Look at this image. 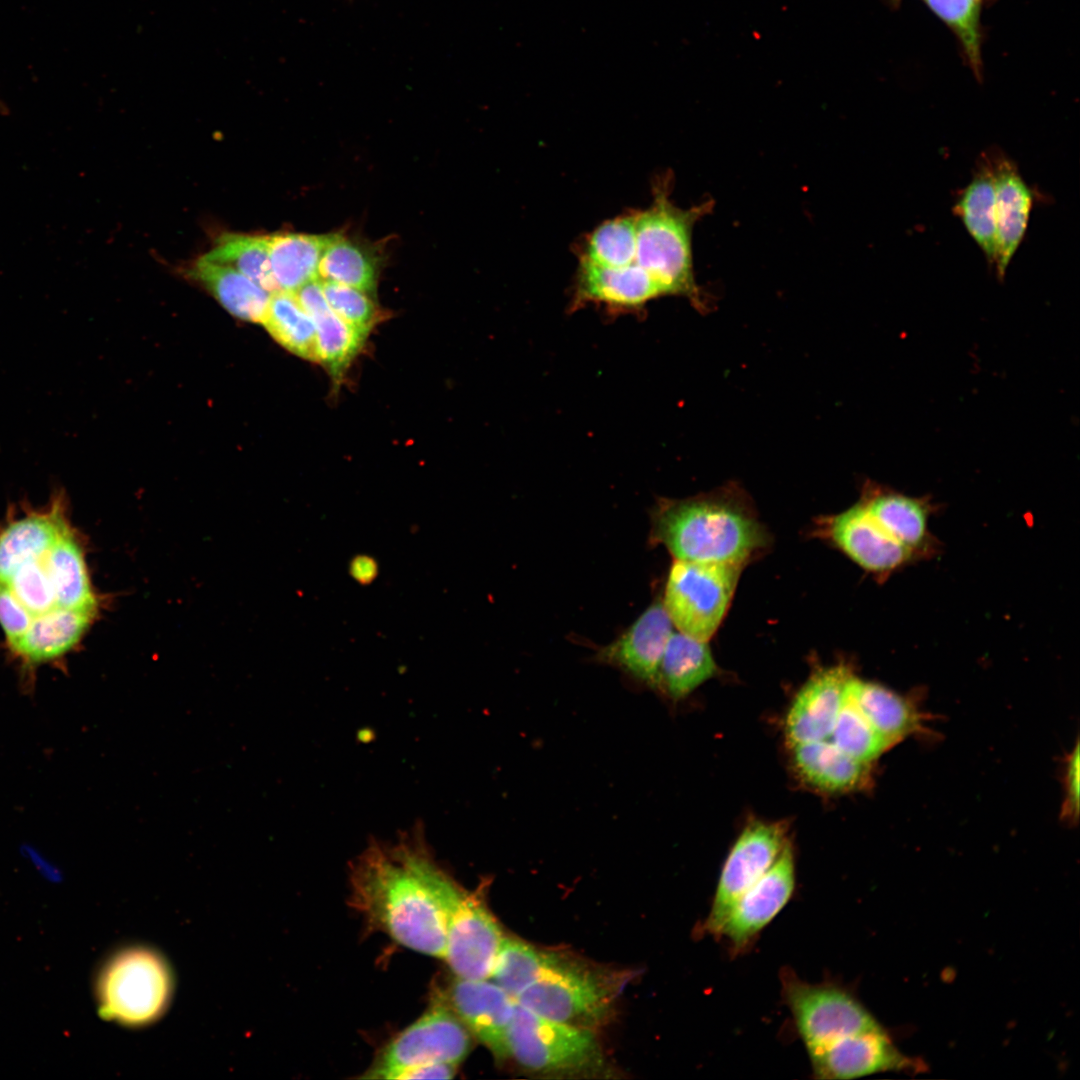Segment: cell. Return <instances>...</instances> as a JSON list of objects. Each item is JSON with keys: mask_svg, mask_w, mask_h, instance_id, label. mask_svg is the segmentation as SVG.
<instances>
[{"mask_svg": "<svg viewBox=\"0 0 1080 1080\" xmlns=\"http://www.w3.org/2000/svg\"><path fill=\"white\" fill-rule=\"evenodd\" d=\"M172 976L160 955L143 947L113 954L96 978L100 1015L127 1026H142L159 1018L172 993Z\"/></svg>", "mask_w": 1080, "mask_h": 1080, "instance_id": "52a82bcc", "label": "cell"}, {"mask_svg": "<svg viewBox=\"0 0 1080 1080\" xmlns=\"http://www.w3.org/2000/svg\"><path fill=\"white\" fill-rule=\"evenodd\" d=\"M987 262L996 259L995 190L986 152L978 159L974 174L952 207Z\"/></svg>", "mask_w": 1080, "mask_h": 1080, "instance_id": "83f0119b", "label": "cell"}, {"mask_svg": "<svg viewBox=\"0 0 1080 1080\" xmlns=\"http://www.w3.org/2000/svg\"><path fill=\"white\" fill-rule=\"evenodd\" d=\"M457 1066L450 1063L418 1065L395 1071L385 1079H451L455 1076Z\"/></svg>", "mask_w": 1080, "mask_h": 1080, "instance_id": "f35d334b", "label": "cell"}, {"mask_svg": "<svg viewBox=\"0 0 1080 1080\" xmlns=\"http://www.w3.org/2000/svg\"><path fill=\"white\" fill-rule=\"evenodd\" d=\"M202 258L237 270L269 293L280 291L271 270L269 236L224 233Z\"/></svg>", "mask_w": 1080, "mask_h": 1080, "instance_id": "1f68e13d", "label": "cell"}, {"mask_svg": "<svg viewBox=\"0 0 1080 1080\" xmlns=\"http://www.w3.org/2000/svg\"><path fill=\"white\" fill-rule=\"evenodd\" d=\"M846 695L890 746L920 728V715L912 704L877 683L851 675Z\"/></svg>", "mask_w": 1080, "mask_h": 1080, "instance_id": "d4e9b609", "label": "cell"}, {"mask_svg": "<svg viewBox=\"0 0 1080 1080\" xmlns=\"http://www.w3.org/2000/svg\"><path fill=\"white\" fill-rule=\"evenodd\" d=\"M824 535L861 568L887 575L915 553L889 535L860 501L823 521Z\"/></svg>", "mask_w": 1080, "mask_h": 1080, "instance_id": "9a60e30c", "label": "cell"}, {"mask_svg": "<svg viewBox=\"0 0 1080 1080\" xmlns=\"http://www.w3.org/2000/svg\"><path fill=\"white\" fill-rule=\"evenodd\" d=\"M0 591L29 626L60 610L98 612L85 551L63 490L40 507L24 505L0 526Z\"/></svg>", "mask_w": 1080, "mask_h": 1080, "instance_id": "6da1fadb", "label": "cell"}, {"mask_svg": "<svg viewBox=\"0 0 1080 1080\" xmlns=\"http://www.w3.org/2000/svg\"><path fill=\"white\" fill-rule=\"evenodd\" d=\"M807 1051L819 1079H853L915 1066L883 1029L846 1036Z\"/></svg>", "mask_w": 1080, "mask_h": 1080, "instance_id": "e0dca14e", "label": "cell"}, {"mask_svg": "<svg viewBox=\"0 0 1080 1080\" xmlns=\"http://www.w3.org/2000/svg\"><path fill=\"white\" fill-rule=\"evenodd\" d=\"M555 952L540 950L515 938L504 937L490 975L493 982L516 999L536 982L553 961Z\"/></svg>", "mask_w": 1080, "mask_h": 1080, "instance_id": "836d02e7", "label": "cell"}, {"mask_svg": "<svg viewBox=\"0 0 1080 1080\" xmlns=\"http://www.w3.org/2000/svg\"><path fill=\"white\" fill-rule=\"evenodd\" d=\"M637 209L608 219L586 234L576 248L579 262L605 267H623L636 254Z\"/></svg>", "mask_w": 1080, "mask_h": 1080, "instance_id": "4dcf8cb0", "label": "cell"}, {"mask_svg": "<svg viewBox=\"0 0 1080 1080\" xmlns=\"http://www.w3.org/2000/svg\"><path fill=\"white\" fill-rule=\"evenodd\" d=\"M449 1005L468 1029L497 1059H506L507 1032L516 1000L488 979L459 978L452 983Z\"/></svg>", "mask_w": 1080, "mask_h": 1080, "instance_id": "d6986e66", "label": "cell"}, {"mask_svg": "<svg viewBox=\"0 0 1080 1080\" xmlns=\"http://www.w3.org/2000/svg\"><path fill=\"white\" fill-rule=\"evenodd\" d=\"M626 976L555 953L541 977L516 997L531 1012L594 1031L611 1015Z\"/></svg>", "mask_w": 1080, "mask_h": 1080, "instance_id": "5b68a950", "label": "cell"}, {"mask_svg": "<svg viewBox=\"0 0 1080 1080\" xmlns=\"http://www.w3.org/2000/svg\"><path fill=\"white\" fill-rule=\"evenodd\" d=\"M428 878L445 922L443 959L459 978H490L504 938L496 919L479 896L458 885L434 858Z\"/></svg>", "mask_w": 1080, "mask_h": 1080, "instance_id": "8992f818", "label": "cell"}, {"mask_svg": "<svg viewBox=\"0 0 1080 1080\" xmlns=\"http://www.w3.org/2000/svg\"><path fill=\"white\" fill-rule=\"evenodd\" d=\"M2 107H3V105H2V104H0V110L2 109Z\"/></svg>", "mask_w": 1080, "mask_h": 1080, "instance_id": "60d3db41", "label": "cell"}, {"mask_svg": "<svg viewBox=\"0 0 1080 1080\" xmlns=\"http://www.w3.org/2000/svg\"><path fill=\"white\" fill-rule=\"evenodd\" d=\"M787 842L784 822L758 820L743 829L722 867L705 932L717 936L734 903L773 865Z\"/></svg>", "mask_w": 1080, "mask_h": 1080, "instance_id": "7c38bea8", "label": "cell"}, {"mask_svg": "<svg viewBox=\"0 0 1080 1080\" xmlns=\"http://www.w3.org/2000/svg\"><path fill=\"white\" fill-rule=\"evenodd\" d=\"M233 316L262 323L271 293L237 270L200 257L188 271Z\"/></svg>", "mask_w": 1080, "mask_h": 1080, "instance_id": "484cf974", "label": "cell"}, {"mask_svg": "<svg viewBox=\"0 0 1080 1080\" xmlns=\"http://www.w3.org/2000/svg\"><path fill=\"white\" fill-rule=\"evenodd\" d=\"M506 1042L508 1057L543 1075L599 1072L603 1065L594 1031L541 1017L517 1002Z\"/></svg>", "mask_w": 1080, "mask_h": 1080, "instance_id": "ba28073f", "label": "cell"}, {"mask_svg": "<svg viewBox=\"0 0 1080 1080\" xmlns=\"http://www.w3.org/2000/svg\"><path fill=\"white\" fill-rule=\"evenodd\" d=\"M294 295L314 322L316 360L328 369L335 381L340 380L369 333L345 322L331 309L319 280L305 284Z\"/></svg>", "mask_w": 1080, "mask_h": 1080, "instance_id": "603a6c76", "label": "cell"}, {"mask_svg": "<svg viewBox=\"0 0 1080 1080\" xmlns=\"http://www.w3.org/2000/svg\"><path fill=\"white\" fill-rule=\"evenodd\" d=\"M470 1049L468 1029L447 1001L437 1000L383 1048L361 1078L385 1079L395 1071L425 1064L459 1065Z\"/></svg>", "mask_w": 1080, "mask_h": 1080, "instance_id": "8fae6325", "label": "cell"}, {"mask_svg": "<svg viewBox=\"0 0 1080 1080\" xmlns=\"http://www.w3.org/2000/svg\"><path fill=\"white\" fill-rule=\"evenodd\" d=\"M649 543L674 560L744 567L769 543L742 491L724 487L685 499L659 498L650 513Z\"/></svg>", "mask_w": 1080, "mask_h": 1080, "instance_id": "3957f363", "label": "cell"}, {"mask_svg": "<svg viewBox=\"0 0 1080 1080\" xmlns=\"http://www.w3.org/2000/svg\"><path fill=\"white\" fill-rule=\"evenodd\" d=\"M320 282L331 309L345 322L369 333L377 321L378 311L367 293L334 282Z\"/></svg>", "mask_w": 1080, "mask_h": 1080, "instance_id": "8d00e7d4", "label": "cell"}, {"mask_svg": "<svg viewBox=\"0 0 1080 1080\" xmlns=\"http://www.w3.org/2000/svg\"><path fill=\"white\" fill-rule=\"evenodd\" d=\"M794 885V855L788 841L773 865L734 903L717 936L733 950H743L786 905Z\"/></svg>", "mask_w": 1080, "mask_h": 1080, "instance_id": "4fadbf2b", "label": "cell"}, {"mask_svg": "<svg viewBox=\"0 0 1080 1080\" xmlns=\"http://www.w3.org/2000/svg\"><path fill=\"white\" fill-rule=\"evenodd\" d=\"M995 190V269L1003 279L1028 226L1034 192L1021 176L1016 163L999 149L986 151Z\"/></svg>", "mask_w": 1080, "mask_h": 1080, "instance_id": "ffe728a7", "label": "cell"}, {"mask_svg": "<svg viewBox=\"0 0 1080 1080\" xmlns=\"http://www.w3.org/2000/svg\"><path fill=\"white\" fill-rule=\"evenodd\" d=\"M433 858L421 823L393 842L371 840L350 865V904L397 943L443 958L445 922L428 878Z\"/></svg>", "mask_w": 1080, "mask_h": 1080, "instance_id": "7a4b0ae2", "label": "cell"}, {"mask_svg": "<svg viewBox=\"0 0 1080 1080\" xmlns=\"http://www.w3.org/2000/svg\"><path fill=\"white\" fill-rule=\"evenodd\" d=\"M928 7L955 33L968 64L982 77L980 11L982 0H925Z\"/></svg>", "mask_w": 1080, "mask_h": 1080, "instance_id": "e575fe53", "label": "cell"}, {"mask_svg": "<svg viewBox=\"0 0 1080 1080\" xmlns=\"http://www.w3.org/2000/svg\"><path fill=\"white\" fill-rule=\"evenodd\" d=\"M790 749L797 776L817 791L856 792L871 783V763L851 757L830 739L801 743Z\"/></svg>", "mask_w": 1080, "mask_h": 1080, "instance_id": "7402d4cb", "label": "cell"}, {"mask_svg": "<svg viewBox=\"0 0 1080 1080\" xmlns=\"http://www.w3.org/2000/svg\"><path fill=\"white\" fill-rule=\"evenodd\" d=\"M1079 761V749L1076 745L1067 761L1065 773L1063 815L1070 820L1077 819L1079 813Z\"/></svg>", "mask_w": 1080, "mask_h": 1080, "instance_id": "74e56055", "label": "cell"}, {"mask_svg": "<svg viewBox=\"0 0 1080 1080\" xmlns=\"http://www.w3.org/2000/svg\"><path fill=\"white\" fill-rule=\"evenodd\" d=\"M661 296H664L661 287L634 262L623 267L578 262L572 295L574 308L591 303L615 311H633Z\"/></svg>", "mask_w": 1080, "mask_h": 1080, "instance_id": "44dd1931", "label": "cell"}, {"mask_svg": "<svg viewBox=\"0 0 1080 1080\" xmlns=\"http://www.w3.org/2000/svg\"><path fill=\"white\" fill-rule=\"evenodd\" d=\"M331 234L312 235L282 232L269 235V259L279 290L295 293L318 280L323 250Z\"/></svg>", "mask_w": 1080, "mask_h": 1080, "instance_id": "f1b7e54d", "label": "cell"}, {"mask_svg": "<svg viewBox=\"0 0 1080 1080\" xmlns=\"http://www.w3.org/2000/svg\"><path fill=\"white\" fill-rule=\"evenodd\" d=\"M861 502L875 521L915 554L928 543V505L922 499L869 488Z\"/></svg>", "mask_w": 1080, "mask_h": 1080, "instance_id": "4316f807", "label": "cell"}, {"mask_svg": "<svg viewBox=\"0 0 1080 1080\" xmlns=\"http://www.w3.org/2000/svg\"><path fill=\"white\" fill-rule=\"evenodd\" d=\"M379 259L373 249L341 234H331L318 268V280L374 293Z\"/></svg>", "mask_w": 1080, "mask_h": 1080, "instance_id": "f546056e", "label": "cell"}, {"mask_svg": "<svg viewBox=\"0 0 1080 1080\" xmlns=\"http://www.w3.org/2000/svg\"><path fill=\"white\" fill-rule=\"evenodd\" d=\"M97 612L66 609L36 619L10 647L8 656L20 669L29 686L43 665H63L64 659L80 644Z\"/></svg>", "mask_w": 1080, "mask_h": 1080, "instance_id": "ac0fdd59", "label": "cell"}, {"mask_svg": "<svg viewBox=\"0 0 1080 1080\" xmlns=\"http://www.w3.org/2000/svg\"><path fill=\"white\" fill-rule=\"evenodd\" d=\"M742 566L674 560L662 604L678 631L707 641L732 600Z\"/></svg>", "mask_w": 1080, "mask_h": 1080, "instance_id": "9c48e42d", "label": "cell"}, {"mask_svg": "<svg viewBox=\"0 0 1080 1080\" xmlns=\"http://www.w3.org/2000/svg\"><path fill=\"white\" fill-rule=\"evenodd\" d=\"M784 1000L807 1050L846 1036L883 1029L851 993L828 984H810L792 972L782 975Z\"/></svg>", "mask_w": 1080, "mask_h": 1080, "instance_id": "30bf717a", "label": "cell"}, {"mask_svg": "<svg viewBox=\"0 0 1080 1080\" xmlns=\"http://www.w3.org/2000/svg\"><path fill=\"white\" fill-rule=\"evenodd\" d=\"M852 673L844 665L814 672L795 695L784 721L790 746L828 739L846 697Z\"/></svg>", "mask_w": 1080, "mask_h": 1080, "instance_id": "2e32d148", "label": "cell"}, {"mask_svg": "<svg viewBox=\"0 0 1080 1080\" xmlns=\"http://www.w3.org/2000/svg\"><path fill=\"white\" fill-rule=\"evenodd\" d=\"M377 562L367 555H358L350 563V574L360 584H369L377 576Z\"/></svg>", "mask_w": 1080, "mask_h": 1080, "instance_id": "ab89813d", "label": "cell"}, {"mask_svg": "<svg viewBox=\"0 0 1080 1080\" xmlns=\"http://www.w3.org/2000/svg\"><path fill=\"white\" fill-rule=\"evenodd\" d=\"M672 633L662 602H654L619 637L597 649L594 660L658 690L660 664Z\"/></svg>", "mask_w": 1080, "mask_h": 1080, "instance_id": "5bb4252c", "label": "cell"}, {"mask_svg": "<svg viewBox=\"0 0 1080 1080\" xmlns=\"http://www.w3.org/2000/svg\"><path fill=\"white\" fill-rule=\"evenodd\" d=\"M828 739L846 754L868 763L890 747L847 695Z\"/></svg>", "mask_w": 1080, "mask_h": 1080, "instance_id": "d590c367", "label": "cell"}, {"mask_svg": "<svg viewBox=\"0 0 1080 1080\" xmlns=\"http://www.w3.org/2000/svg\"><path fill=\"white\" fill-rule=\"evenodd\" d=\"M718 671L707 641L673 631L661 660L658 690L673 700H680Z\"/></svg>", "mask_w": 1080, "mask_h": 1080, "instance_id": "cb8c5ba5", "label": "cell"}, {"mask_svg": "<svg viewBox=\"0 0 1080 1080\" xmlns=\"http://www.w3.org/2000/svg\"><path fill=\"white\" fill-rule=\"evenodd\" d=\"M671 177H657L650 206L636 211L634 263L657 282L664 296L685 297L703 311L707 304L694 276L692 233L713 204L709 200L690 208L678 207L670 197Z\"/></svg>", "mask_w": 1080, "mask_h": 1080, "instance_id": "277c9868", "label": "cell"}, {"mask_svg": "<svg viewBox=\"0 0 1080 1080\" xmlns=\"http://www.w3.org/2000/svg\"><path fill=\"white\" fill-rule=\"evenodd\" d=\"M262 324L288 351L307 360H316L315 325L294 293L281 290L271 293Z\"/></svg>", "mask_w": 1080, "mask_h": 1080, "instance_id": "d6a6232c", "label": "cell"}]
</instances>
